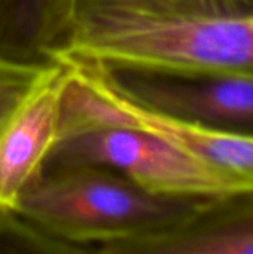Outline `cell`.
Here are the masks:
<instances>
[{
	"label": "cell",
	"instance_id": "obj_1",
	"mask_svg": "<svg viewBox=\"0 0 253 254\" xmlns=\"http://www.w3.org/2000/svg\"><path fill=\"white\" fill-rule=\"evenodd\" d=\"M203 199L152 193L104 167H45L13 214L45 252L125 254L179 226Z\"/></svg>",
	"mask_w": 253,
	"mask_h": 254
},
{
	"label": "cell",
	"instance_id": "obj_2",
	"mask_svg": "<svg viewBox=\"0 0 253 254\" xmlns=\"http://www.w3.org/2000/svg\"><path fill=\"white\" fill-rule=\"evenodd\" d=\"M46 57L112 73L253 71V12L216 18L92 12L76 18Z\"/></svg>",
	"mask_w": 253,
	"mask_h": 254
},
{
	"label": "cell",
	"instance_id": "obj_3",
	"mask_svg": "<svg viewBox=\"0 0 253 254\" xmlns=\"http://www.w3.org/2000/svg\"><path fill=\"white\" fill-rule=\"evenodd\" d=\"M109 168L167 196L213 198L253 190V177L210 165L167 140L128 127H97L58 138L45 167Z\"/></svg>",
	"mask_w": 253,
	"mask_h": 254
},
{
	"label": "cell",
	"instance_id": "obj_4",
	"mask_svg": "<svg viewBox=\"0 0 253 254\" xmlns=\"http://www.w3.org/2000/svg\"><path fill=\"white\" fill-rule=\"evenodd\" d=\"M107 73L124 94L146 107L204 125L253 134V71Z\"/></svg>",
	"mask_w": 253,
	"mask_h": 254
},
{
	"label": "cell",
	"instance_id": "obj_5",
	"mask_svg": "<svg viewBox=\"0 0 253 254\" xmlns=\"http://www.w3.org/2000/svg\"><path fill=\"white\" fill-rule=\"evenodd\" d=\"M64 77L61 64L0 127V216L16 213L58 141Z\"/></svg>",
	"mask_w": 253,
	"mask_h": 254
},
{
	"label": "cell",
	"instance_id": "obj_6",
	"mask_svg": "<svg viewBox=\"0 0 253 254\" xmlns=\"http://www.w3.org/2000/svg\"><path fill=\"white\" fill-rule=\"evenodd\" d=\"M125 254H253V190L204 198L179 226Z\"/></svg>",
	"mask_w": 253,
	"mask_h": 254
},
{
	"label": "cell",
	"instance_id": "obj_7",
	"mask_svg": "<svg viewBox=\"0 0 253 254\" xmlns=\"http://www.w3.org/2000/svg\"><path fill=\"white\" fill-rule=\"evenodd\" d=\"M92 12H136L160 16L216 18L251 13L253 12V0H60L52 45L76 18Z\"/></svg>",
	"mask_w": 253,
	"mask_h": 254
},
{
	"label": "cell",
	"instance_id": "obj_8",
	"mask_svg": "<svg viewBox=\"0 0 253 254\" xmlns=\"http://www.w3.org/2000/svg\"><path fill=\"white\" fill-rule=\"evenodd\" d=\"M60 0H0V55L49 61Z\"/></svg>",
	"mask_w": 253,
	"mask_h": 254
},
{
	"label": "cell",
	"instance_id": "obj_9",
	"mask_svg": "<svg viewBox=\"0 0 253 254\" xmlns=\"http://www.w3.org/2000/svg\"><path fill=\"white\" fill-rule=\"evenodd\" d=\"M60 67L55 61H24L0 55V127Z\"/></svg>",
	"mask_w": 253,
	"mask_h": 254
}]
</instances>
